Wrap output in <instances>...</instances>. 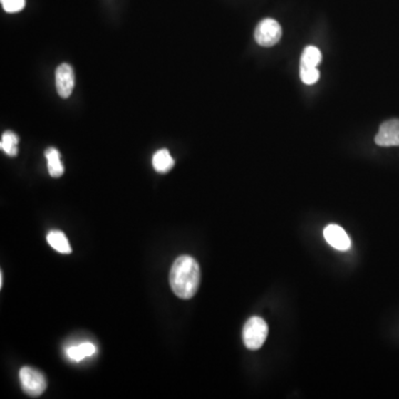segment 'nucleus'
<instances>
[{
	"label": "nucleus",
	"instance_id": "nucleus-1",
	"mask_svg": "<svg viewBox=\"0 0 399 399\" xmlns=\"http://www.w3.org/2000/svg\"><path fill=\"white\" fill-rule=\"evenodd\" d=\"M201 282L199 263L189 255L177 257L170 272V285L173 293L182 299H192Z\"/></svg>",
	"mask_w": 399,
	"mask_h": 399
},
{
	"label": "nucleus",
	"instance_id": "nucleus-2",
	"mask_svg": "<svg viewBox=\"0 0 399 399\" xmlns=\"http://www.w3.org/2000/svg\"><path fill=\"white\" fill-rule=\"evenodd\" d=\"M269 335V326L264 319L253 316L247 319L243 327V343L251 351H256L264 345Z\"/></svg>",
	"mask_w": 399,
	"mask_h": 399
},
{
	"label": "nucleus",
	"instance_id": "nucleus-3",
	"mask_svg": "<svg viewBox=\"0 0 399 399\" xmlns=\"http://www.w3.org/2000/svg\"><path fill=\"white\" fill-rule=\"evenodd\" d=\"M19 378L23 390L28 396H40L47 388L45 376L33 367H23L20 369Z\"/></svg>",
	"mask_w": 399,
	"mask_h": 399
},
{
	"label": "nucleus",
	"instance_id": "nucleus-4",
	"mask_svg": "<svg viewBox=\"0 0 399 399\" xmlns=\"http://www.w3.org/2000/svg\"><path fill=\"white\" fill-rule=\"evenodd\" d=\"M282 37V28L276 20L272 18L263 19L255 29L254 38L262 47H273Z\"/></svg>",
	"mask_w": 399,
	"mask_h": 399
},
{
	"label": "nucleus",
	"instance_id": "nucleus-5",
	"mask_svg": "<svg viewBox=\"0 0 399 399\" xmlns=\"http://www.w3.org/2000/svg\"><path fill=\"white\" fill-rule=\"evenodd\" d=\"M56 88L58 95L67 99L73 93L75 88V73L71 66L63 63L56 69Z\"/></svg>",
	"mask_w": 399,
	"mask_h": 399
},
{
	"label": "nucleus",
	"instance_id": "nucleus-6",
	"mask_svg": "<svg viewBox=\"0 0 399 399\" xmlns=\"http://www.w3.org/2000/svg\"><path fill=\"white\" fill-rule=\"evenodd\" d=\"M375 142L379 147H399V119L385 121L379 128Z\"/></svg>",
	"mask_w": 399,
	"mask_h": 399
},
{
	"label": "nucleus",
	"instance_id": "nucleus-7",
	"mask_svg": "<svg viewBox=\"0 0 399 399\" xmlns=\"http://www.w3.org/2000/svg\"><path fill=\"white\" fill-rule=\"evenodd\" d=\"M324 237L331 247L339 251H347L352 245L345 229L336 224H329L325 227Z\"/></svg>",
	"mask_w": 399,
	"mask_h": 399
},
{
	"label": "nucleus",
	"instance_id": "nucleus-8",
	"mask_svg": "<svg viewBox=\"0 0 399 399\" xmlns=\"http://www.w3.org/2000/svg\"><path fill=\"white\" fill-rule=\"evenodd\" d=\"M48 162V171L53 177H60L65 172L63 162L60 160V152L55 147H48L45 152Z\"/></svg>",
	"mask_w": 399,
	"mask_h": 399
},
{
	"label": "nucleus",
	"instance_id": "nucleus-9",
	"mask_svg": "<svg viewBox=\"0 0 399 399\" xmlns=\"http://www.w3.org/2000/svg\"><path fill=\"white\" fill-rule=\"evenodd\" d=\"M47 241L50 247L56 249L57 252L63 253V254H70L71 253L69 241H68L65 233L61 232V231H50L47 235Z\"/></svg>",
	"mask_w": 399,
	"mask_h": 399
},
{
	"label": "nucleus",
	"instance_id": "nucleus-10",
	"mask_svg": "<svg viewBox=\"0 0 399 399\" xmlns=\"http://www.w3.org/2000/svg\"><path fill=\"white\" fill-rule=\"evenodd\" d=\"M152 165L157 172L167 173L175 167V160L167 149H161L153 155Z\"/></svg>",
	"mask_w": 399,
	"mask_h": 399
},
{
	"label": "nucleus",
	"instance_id": "nucleus-11",
	"mask_svg": "<svg viewBox=\"0 0 399 399\" xmlns=\"http://www.w3.org/2000/svg\"><path fill=\"white\" fill-rule=\"evenodd\" d=\"M95 348L93 343H83V344L78 345V346L70 347L68 348V356L71 361L75 362H80L86 357L93 356L95 354Z\"/></svg>",
	"mask_w": 399,
	"mask_h": 399
},
{
	"label": "nucleus",
	"instance_id": "nucleus-12",
	"mask_svg": "<svg viewBox=\"0 0 399 399\" xmlns=\"http://www.w3.org/2000/svg\"><path fill=\"white\" fill-rule=\"evenodd\" d=\"M321 63H322V53L318 48L314 46L305 48L301 57L302 67H317Z\"/></svg>",
	"mask_w": 399,
	"mask_h": 399
},
{
	"label": "nucleus",
	"instance_id": "nucleus-13",
	"mask_svg": "<svg viewBox=\"0 0 399 399\" xmlns=\"http://www.w3.org/2000/svg\"><path fill=\"white\" fill-rule=\"evenodd\" d=\"M18 142H19V139L15 133L6 131L1 137L0 147L9 157H16L18 153Z\"/></svg>",
	"mask_w": 399,
	"mask_h": 399
},
{
	"label": "nucleus",
	"instance_id": "nucleus-14",
	"mask_svg": "<svg viewBox=\"0 0 399 399\" xmlns=\"http://www.w3.org/2000/svg\"><path fill=\"white\" fill-rule=\"evenodd\" d=\"M299 77L305 85H314L319 79L318 69H317V67H302V66H299Z\"/></svg>",
	"mask_w": 399,
	"mask_h": 399
},
{
	"label": "nucleus",
	"instance_id": "nucleus-15",
	"mask_svg": "<svg viewBox=\"0 0 399 399\" xmlns=\"http://www.w3.org/2000/svg\"><path fill=\"white\" fill-rule=\"evenodd\" d=\"M4 10L9 14L19 13L25 8L26 0H0Z\"/></svg>",
	"mask_w": 399,
	"mask_h": 399
},
{
	"label": "nucleus",
	"instance_id": "nucleus-16",
	"mask_svg": "<svg viewBox=\"0 0 399 399\" xmlns=\"http://www.w3.org/2000/svg\"><path fill=\"white\" fill-rule=\"evenodd\" d=\"M3 282H4V276H3V272H1V274H0V287H3Z\"/></svg>",
	"mask_w": 399,
	"mask_h": 399
}]
</instances>
